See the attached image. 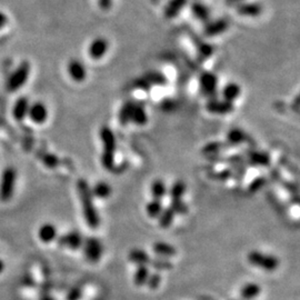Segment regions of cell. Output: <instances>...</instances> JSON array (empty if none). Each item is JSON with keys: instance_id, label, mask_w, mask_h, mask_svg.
I'll return each mask as SVG.
<instances>
[{"instance_id": "7dc6e473", "label": "cell", "mask_w": 300, "mask_h": 300, "mask_svg": "<svg viewBox=\"0 0 300 300\" xmlns=\"http://www.w3.org/2000/svg\"><path fill=\"white\" fill-rule=\"evenodd\" d=\"M4 268H5V265H4V262L0 260V272H2L3 270H4Z\"/></svg>"}, {"instance_id": "f35d334b", "label": "cell", "mask_w": 300, "mask_h": 300, "mask_svg": "<svg viewBox=\"0 0 300 300\" xmlns=\"http://www.w3.org/2000/svg\"><path fill=\"white\" fill-rule=\"evenodd\" d=\"M160 283H161V274L159 273V271H155V272L149 273L146 286L152 290H155L160 286Z\"/></svg>"}, {"instance_id": "836d02e7", "label": "cell", "mask_w": 300, "mask_h": 300, "mask_svg": "<svg viewBox=\"0 0 300 300\" xmlns=\"http://www.w3.org/2000/svg\"><path fill=\"white\" fill-rule=\"evenodd\" d=\"M146 80L150 84V86L157 85V86H164L167 83V78L162 72L159 71H149L145 76Z\"/></svg>"}, {"instance_id": "7a4b0ae2", "label": "cell", "mask_w": 300, "mask_h": 300, "mask_svg": "<svg viewBox=\"0 0 300 300\" xmlns=\"http://www.w3.org/2000/svg\"><path fill=\"white\" fill-rule=\"evenodd\" d=\"M100 139L103 143L102 165L106 170L114 171L115 169V153L117 148L116 137L108 126H104L100 129Z\"/></svg>"}, {"instance_id": "d4e9b609", "label": "cell", "mask_w": 300, "mask_h": 300, "mask_svg": "<svg viewBox=\"0 0 300 300\" xmlns=\"http://www.w3.org/2000/svg\"><path fill=\"white\" fill-rule=\"evenodd\" d=\"M260 292H261V288L259 285L255 283H249V284H246L241 288L240 296L245 300H252V299L257 298L260 295Z\"/></svg>"}, {"instance_id": "ac0fdd59", "label": "cell", "mask_w": 300, "mask_h": 300, "mask_svg": "<svg viewBox=\"0 0 300 300\" xmlns=\"http://www.w3.org/2000/svg\"><path fill=\"white\" fill-rule=\"evenodd\" d=\"M248 141V136L243 133V130L240 128H234L229 130L226 137V145L227 147H235L239 146L243 142Z\"/></svg>"}, {"instance_id": "d6986e66", "label": "cell", "mask_w": 300, "mask_h": 300, "mask_svg": "<svg viewBox=\"0 0 300 300\" xmlns=\"http://www.w3.org/2000/svg\"><path fill=\"white\" fill-rule=\"evenodd\" d=\"M187 3L188 0H169L164 9L165 17L167 19H172V18L177 17Z\"/></svg>"}, {"instance_id": "f1b7e54d", "label": "cell", "mask_w": 300, "mask_h": 300, "mask_svg": "<svg viewBox=\"0 0 300 300\" xmlns=\"http://www.w3.org/2000/svg\"><path fill=\"white\" fill-rule=\"evenodd\" d=\"M174 216H176V214H174V211L170 207L164 208V209H162V211H161L160 216L158 217V219H159V226L161 228H164V229L169 228L171 226V224H172V222H173Z\"/></svg>"}, {"instance_id": "7bdbcfd3", "label": "cell", "mask_w": 300, "mask_h": 300, "mask_svg": "<svg viewBox=\"0 0 300 300\" xmlns=\"http://www.w3.org/2000/svg\"><path fill=\"white\" fill-rule=\"evenodd\" d=\"M161 107L165 111H169L174 107V103L171 102V100H169V99H168V100L166 99V100H164V103H162Z\"/></svg>"}, {"instance_id": "7402d4cb", "label": "cell", "mask_w": 300, "mask_h": 300, "mask_svg": "<svg viewBox=\"0 0 300 300\" xmlns=\"http://www.w3.org/2000/svg\"><path fill=\"white\" fill-rule=\"evenodd\" d=\"M190 10L192 12V15L195 16V18H197L198 20L203 21V22H206V21L209 20L210 11L205 4L200 3V2H193L190 5Z\"/></svg>"}, {"instance_id": "c3c4849f", "label": "cell", "mask_w": 300, "mask_h": 300, "mask_svg": "<svg viewBox=\"0 0 300 300\" xmlns=\"http://www.w3.org/2000/svg\"><path fill=\"white\" fill-rule=\"evenodd\" d=\"M95 300H104V298H102V297H98V298H96Z\"/></svg>"}, {"instance_id": "9c48e42d", "label": "cell", "mask_w": 300, "mask_h": 300, "mask_svg": "<svg viewBox=\"0 0 300 300\" xmlns=\"http://www.w3.org/2000/svg\"><path fill=\"white\" fill-rule=\"evenodd\" d=\"M49 112L47 106L41 102L30 104L27 117L36 124H43L48 119Z\"/></svg>"}, {"instance_id": "9a60e30c", "label": "cell", "mask_w": 300, "mask_h": 300, "mask_svg": "<svg viewBox=\"0 0 300 300\" xmlns=\"http://www.w3.org/2000/svg\"><path fill=\"white\" fill-rule=\"evenodd\" d=\"M246 160L250 166L255 167H267L270 165V156L267 153L257 152V150H249Z\"/></svg>"}, {"instance_id": "d6a6232c", "label": "cell", "mask_w": 300, "mask_h": 300, "mask_svg": "<svg viewBox=\"0 0 300 300\" xmlns=\"http://www.w3.org/2000/svg\"><path fill=\"white\" fill-rule=\"evenodd\" d=\"M162 209H164V206H162L161 200L159 199H153L152 202H149L146 206L147 215L150 218H158L161 214Z\"/></svg>"}, {"instance_id": "60d3db41", "label": "cell", "mask_w": 300, "mask_h": 300, "mask_svg": "<svg viewBox=\"0 0 300 300\" xmlns=\"http://www.w3.org/2000/svg\"><path fill=\"white\" fill-rule=\"evenodd\" d=\"M83 288L80 286H76L68 292V295L66 297V300H80L81 297H83Z\"/></svg>"}, {"instance_id": "ffe728a7", "label": "cell", "mask_w": 300, "mask_h": 300, "mask_svg": "<svg viewBox=\"0 0 300 300\" xmlns=\"http://www.w3.org/2000/svg\"><path fill=\"white\" fill-rule=\"evenodd\" d=\"M130 121L134 122L137 126H143L148 121V116L145 107L142 104H136L134 103L133 110H131V117Z\"/></svg>"}, {"instance_id": "cb8c5ba5", "label": "cell", "mask_w": 300, "mask_h": 300, "mask_svg": "<svg viewBox=\"0 0 300 300\" xmlns=\"http://www.w3.org/2000/svg\"><path fill=\"white\" fill-rule=\"evenodd\" d=\"M240 92H241V88L238 84L229 83L224 86V88L222 89L223 100H227V102L233 103L240 96Z\"/></svg>"}, {"instance_id": "2e32d148", "label": "cell", "mask_w": 300, "mask_h": 300, "mask_svg": "<svg viewBox=\"0 0 300 300\" xmlns=\"http://www.w3.org/2000/svg\"><path fill=\"white\" fill-rule=\"evenodd\" d=\"M236 11L243 17H258L262 12V6L259 3H242L236 6Z\"/></svg>"}, {"instance_id": "603a6c76", "label": "cell", "mask_w": 300, "mask_h": 300, "mask_svg": "<svg viewBox=\"0 0 300 300\" xmlns=\"http://www.w3.org/2000/svg\"><path fill=\"white\" fill-rule=\"evenodd\" d=\"M128 259L134 262V264L138 265V266H141V265H149V261H150V256L145 252V250L142 249H133L130 250V253L128 255Z\"/></svg>"}, {"instance_id": "4dcf8cb0", "label": "cell", "mask_w": 300, "mask_h": 300, "mask_svg": "<svg viewBox=\"0 0 300 300\" xmlns=\"http://www.w3.org/2000/svg\"><path fill=\"white\" fill-rule=\"evenodd\" d=\"M133 106H134V102H126L121 106V108L119 110V115H118V118H119V123L121 124V126H127V124L130 122Z\"/></svg>"}, {"instance_id": "ba28073f", "label": "cell", "mask_w": 300, "mask_h": 300, "mask_svg": "<svg viewBox=\"0 0 300 300\" xmlns=\"http://www.w3.org/2000/svg\"><path fill=\"white\" fill-rule=\"evenodd\" d=\"M188 35L192 41L193 45H195L197 49V57L200 62L206 61L208 58H210L212 55H214V47L206 41H204L200 37L190 29H188Z\"/></svg>"}, {"instance_id": "4316f807", "label": "cell", "mask_w": 300, "mask_h": 300, "mask_svg": "<svg viewBox=\"0 0 300 300\" xmlns=\"http://www.w3.org/2000/svg\"><path fill=\"white\" fill-rule=\"evenodd\" d=\"M149 265L156 271H164V270L172 269V262L169 260V258L158 257V256L154 259H150Z\"/></svg>"}, {"instance_id": "83f0119b", "label": "cell", "mask_w": 300, "mask_h": 300, "mask_svg": "<svg viewBox=\"0 0 300 300\" xmlns=\"http://www.w3.org/2000/svg\"><path fill=\"white\" fill-rule=\"evenodd\" d=\"M91 192L92 196H96L100 199H106L111 195V187L105 181H99V183L93 186Z\"/></svg>"}, {"instance_id": "277c9868", "label": "cell", "mask_w": 300, "mask_h": 300, "mask_svg": "<svg viewBox=\"0 0 300 300\" xmlns=\"http://www.w3.org/2000/svg\"><path fill=\"white\" fill-rule=\"evenodd\" d=\"M248 261L250 265L258 267L266 271H274L279 267V259L276 256L262 254L258 250H253L248 255Z\"/></svg>"}, {"instance_id": "e0dca14e", "label": "cell", "mask_w": 300, "mask_h": 300, "mask_svg": "<svg viewBox=\"0 0 300 300\" xmlns=\"http://www.w3.org/2000/svg\"><path fill=\"white\" fill-rule=\"evenodd\" d=\"M29 106H30V103L27 97H21L16 100V103L14 104V107H12V116H14L16 120L21 121L27 117Z\"/></svg>"}, {"instance_id": "e575fe53", "label": "cell", "mask_w": 300, "mask_h": 300, "mask_svg": "<svg viewBox=\"0 0 300 300\" xmlns=\"http://www.w3.org/2000/svg\"><path fill=\"white\" fill-rule=\"evenodd\" d=\"M186 192V185L184 181L178 180L174 183L171 188L169 189V196L170 200H180L183 199L184 193Z\"/></svg>"}, {"instance_id": "44dd1931", "label": "cell", "mask_w": 300, "mask_h": 300, "mask_svg": "<svg viewBox=\"0 0 300 300\" xmlns=\"http://www.w3.org/2000/svg\"><path fill=\"white\" fill-rule=\"evenodd\" d=\"M154 253L158 256V257H164V258H170L173 257L174 255L177 254V250L170 243H167L164 241H158L155 242L153 246Z\"/></svg>"}, {"instance_id": "d590c367", "label": "cell", "mask_w": 300, "mask_h": 300, "mask_svg": "<svg viewBox=\"0 0 300 300\" xmlns=\"http://www.w3.org/2000/svg\"><path fill=\"white\" fill-rule=\"evenodd\" d=\"M227 148L226 142H219V141H212L209 142L203 148V154L210 156V155H215L222 152Z\"/></svg>"}, {"instance_id": "8fae6325", "label": "cell", "mask_w": 300, "mask_h": 300, "mask_svg": "<svg viewBox=\"0 0 300 300\" xmlns=\"http://www.w3.org/2000/svg\"><path fill=\"white\" fill-rule=\"evenodd\" d=\"M67 71L74 83H83L87 77V70L85 65L77 59H71L68 62Z\"/></svg>"}, {"instance_id": "5bb4252c", "label": "cell", "mask_w": 300, "mask_h": 300, "mask_svg": "<svg viewBox=\"0 0 300 300\" xmlns=\"http://www.w3.org/2000/svg\"><path fill=\"white\" fill-rule=\"evenodd\" d=\"M228 28L229 21L224 19V18H221V19H217L206 24L204 29V35L206 37H216L223 34Z\"/></svg>"}, {"instance_id": "6da1fadb", "label": "cell", "mask_w": 300, "mask_h": 300, "mask_svg": "<svg viewBox=\"0 0 300 300\" xmlns=\"http://www.w3.org/2000/svg\"><path fill=\"white\" fill-rule=\"evenodd\" d=\"M77 190L86 223L91 229H97L100 224V217L98 215L97 208L93 205V196L89 184L85 179H79L77 181Z\"/></svg>"}, {"instance_id": "b9f144b4", "label": "cell", "mask_w": 300, "mask_h": 300, "mask_svg": "<svg viewBox=\"0 0 300 300\" xmlns=\"http://www.w3.org/2000/svg\"><path fill=\"white\" fill-rule=\"evenodd\" d=\"M134 87L136 89H140V90H145V91H148L150 88H152V86H150V84L146 80L145 77L136 79L134 81Z\"/></svg>"}, {"instance_id": "f6af8a7d", "label": "cell", "mask_w": 300, "mask_h": 300, "mask_svg": "<svg viewBox=\"0 0 300 300\" xmlns=\"http://www.w3.org/2000/svg\"><path fill=\"white\" fill-rule=\"evenodd\" d=\"M98 3L103 10H108L111 7V0H98Z\"/></svg>"}, {"instance_id": "8d00e7d4", "label": "cell", "mask_w": 300, "mask_h": 300, "mask_svg": "<svg viewBox=\"0 0 300 300\" xmlns=\"http://www.w3.org/2000/svg\"><path fill=\"white\" fill-rule=\"evenodd\" d=\"M209 177L214 180H218V181H226L229 178L234 177V170L233 168H227V169H223L220 171H216V172H212L209 174Z\"/></svg>"}, {"instance_id": "484cf974", "label": "cell", "mask_w": 300, "mask_h": 300, "mask_svg": "<svg viewBox=\"0 0 300 300\" xmlns=\"http://www.w3.org/2000/svg\"><path fill=\"white\" fill-rule=\"evenodd\" d=\"M57 237V230L52 223H45L39 229V238L42 242H52Z\"/></svg>"}, {"instance_id": "1f68e13d", "label": "cell", "mask_w": 300, "mask_h": 300, "mask_svg": "<svg viewBox=\"0 0 300 300\" xmlns=\"http://www.w3.org/2000/svg\"><path fill=\"white\" fill-rule=\"evenodd\" d=\"M150 190H152L153 199L161 200L166 196L167 187H166V184L161 179H156L152 184V188H150Z\"/></svg>"}, {"instance_id": "ab89813d", "label": "cell", "mask_w": 300, "mask_h": 300, "mask_svg": "<svg viewBox=\"0 0 300 300\" xmlns=\"http://www.w3.org/2000/svg\"><path fill=\"white\" fill-rule=\"evenodd\" d=\"M266 185V179L264 177H258L252 181V184L249 186V191L250 192H256L260 190L262 187Z\"/></svg>"}, {"instance_id": "7c38bea8", "label": "cell", "mask_w": 300, "mask_h": 300, "mask_svg": "<svg viewBox=\"0 0 300 300\" xmlns=\"http://www.w3.org/2000/svg\"><path fill=\"white\" fill-rule=\"evenodd\" d=\"M58 242L61 247L69 248L71 250H78L83 247L84 237L81 236V234L78 233V231L73 230L64 236H61Z\"/></svg>"}, {"instance_id": "52a82bcc", "label": "cell", "mask_w": 300, "mask_h": 300, "mask_svg": "<svg viewBox=\"0 0 300 300\" xmlns=\"http://www.w3.org/2000/svg\"><path fill=\"white\" fill-rule=\"evenodd\" d=\"M218 78L214 72L205 71L199 77V90L206 97H215L217 93Z\"/></svg>"}, {"instance_id": "681fc988", "label": "cell", "mask_w": 300, "mask_h": 300, "mask_svg": "<svg viewBox=\"0 0 300 300\" xmlns=\"http://www.w3.org/2000/svg\"><path fill=\"white\" fill-rule=\"evenodd\" d=\"M42 300H53L52 298H45V299H42Z\"/></svg>"}, {"instance_id": "74e56055", "label": "cell", "mask_w": 300, "mask_h": 300, "mask_svg": "<svg viewBox=\"0 0 300 300\" xmlns=\"http://www.w3.org/2000/svg\"><path fill=\"white\" fill-rule=\"evenodd\" d=\"M169 207L174 211L176 215H185L188 212V206H187L183 200H170Z\"/></svg>"}, {"instance_id": "f546056e", "label": "cell", "mask_w": 300, "mask_h": 300, "mask_svg": "<svg viewBox=\"0 0 300 300\" xmlns=\"http://www.w3.org/2000/svg\"><path fill=\"white\" fill-rule=\"evenodd\" d=\"M149 268L146 265H141L137 267V269L135 271V276H134V281H135V285L141 287V286H145L147 283V279L149 277Z\"/></svg>"}, {"instance_id": "ee69618b", "label": "cell", "mask_w": 300, "mask_h": 300, "mask_svg": "<svg viewBox=\"0 0 300 300\" xmlns=\"http://www.w3.org/2000/svg\"><path fill=\"white\" fill-rule=\"evenodd\" d=\"M7 23H8V16L6 15L5 12L0 11V30L7 26Z\"/></svg>"}, {"instance_id": "30bf717a", "label": "cell", "mask_w": 300, "mask_h": 300, "mask_svg": "<svg viewBox=\"0 0 300 300\" xmlns=\"http://www.w3.org/2000/svg\"><path fill=\"white\" fill-rule=\"evenodd\" d=\"M108 48V40L106 38H103V37H98V38L91 41L88 48V54L90 56V58H92L93 60H99L107 54Z\"/></svg>"}, {"instance_id": "4fadbf2b", "label": "cell", "mask_w": 300, "mask_h": 300, "mask_svg": "<svg viewBox=\"0 0 300 300\" xmlns=\"http://www.w3.org/2000/svg\"><path fill=\"white\" fill-rule=\"evenodd\" d=\"M206 108L214 115H228L234 110V104L227 102V100H217L210 99L206 105Z\"/></svg>"}, {"instance_id": "3957f363", "label": "cell", "mask_w": 300, "mask_h": 300, "mask_svg": "<svg viewBox=\"0 0 300 300\" xmlns=\"http://www.w3.org/2000/svg\"><path fill=\"white\" fill-rule=\"evenodd\" d=\"M31 67L28 61H23L18 66L15 71L12 72L7 81V89L10 92H15L20 90L22 87L27 84L30 76Z\"/></svg>"}, {"instance_id": "5b68a950", "label": "cell", "mask_w": 300, "mask_h": 300, "mask_svg": "<svg viewBox=\"0 0 300 300\" xmlns=\"http://www.w3.org/2000/svg\"><path fill=\"white\" fill-rule=\"evenodd\" d=\"M17 180V170L14 167H6L0 179V199L3 202L8 200L14 195L15 184Z\"/></svg>"}, {"instance_id": "bcb514c9", "label": "cell", "mask_w": 300, "mask_h": 300, "mask_svg": "<svg viewBox=\"0 0 300 300\" xmlns=\"http://www.w3.org/2000/svg\"><path fill=\"white\" fill-rule=\"evenodd\" d=\"M242 3H245V0H226L227 6H238Z\"/></svg>"}, {"instance_id": "8992f818", "label": "cell", "mask_w": 300, "mask_h": 300, "mask_svg": "<svg viewBox=\"0 0 300 300\" xmlns=\"http://www.w3.org/2000/svg\"><path fill=\"white\" fill-rule=\"evenodd\" d=\"M81 248L84 250L86 260L91 262V264H96L102 258L104 252L103 243L96 237H88V238L84 239Z\"/></svg>"}]
</instances>
